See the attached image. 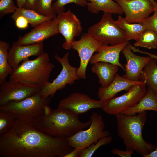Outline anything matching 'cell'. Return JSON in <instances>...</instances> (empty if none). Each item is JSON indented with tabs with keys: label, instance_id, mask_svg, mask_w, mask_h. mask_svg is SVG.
I'll return each mask as SVG.
<instances>
[{
	"label": "cell",
	"instance_id": "obj_40",
	"mask_svg": "<svg viewBox=\"0 0 157 157\" xmlns=\"http://www.w3.org/2000/svg\"><path fill=\"white\" fill-rule=\"evenodd\" d=\"M140 53H142L146 54L149 56L150 57L154 58L157 60V55L151 54L147 52L143 51H140Z\"/></svg>",
	"mask_w": 157,
	"mask_h": 157
},
{
	"label": "cell",
	"instance_id": "obj_18",
	"mask_svg": "<svg viewBox=\"0 0 157 157\" xmlns=\"http://www.w3.org/2000/svg\"><path fill=\"white\" fill-rule=\"evenodd\" d=\"M128 42L110 46L102 44L96 51L97 53L93 55L89 63L92 65L98 62L108 63L119 66L125 71L124 67L119 61V57L120 53Z\"/></svg>",
	"mask_w": 157,
	"mask_h": 157
},
{
	"label": "cell",
	"instance_id": "obj_3",
	"mask_svg": "<svg viewBox=\"0 0 157 157\" xmlns=\"http://www.w3.org/2000/svg\"><path fill=\"white\" fill-rule=\"evenodd\" d=\"M138 114L116 115L117 133L123 140L126 150L135 151L143 157L153 151L156 147L146 142L142 136V132L147 120L146 111Z\"/></svg>",
	"mask_w": 157,
	"mask_h": 157
},
{
	"label": "cell",
	"instance_id": "obj_15",
	"mask_svg": "<svg viewBox=\"0 0 157 157\" xmlns=\"http://www.w3.org/2000/svg\"><path fill=\"white\" fill-rule=\"evenodd\" d=\"M59 33L56 17L35 26L24 35L20 36L16 42L19 45L43 42L45 40Z\"/></svg>",
	"mask_w": 157,
	"mask_h": 157
},
{
	"label": "cell",
	"instance_id": "obj_31",
	"mask_svg": "<svg viewBox=\"0 0 157 157\" xmlns=\"http://www.w3.org/2000/svg\"><path fill=\"white\" fill-rule=\"evenodd\" d=\"M87 0H56L53 3V8L56 13L58 14L65 10V6L68 4L74 3L80 6H86Z\"/></svg>",
	"mask_w": 157,
	"mask_h": 157
},
{
	"label": "cell",
	"instance_id": "obj_4",
	"mask_svg": "<svg viewBox=\"0 0 157 157\" xmlns=\"http://www.w3.org/2000/svg\"><path fill=\"white\" fill-rule=\"evenodd\" d=\"M54 65L50 62L48 54L44 53L35 59L23 61L9 76V80L37 85L41 88L49 83L50 74Z\"/></svg>",
	"mask_w": 157,
	"mask_h": 157
},
{
	"label": "cell",
	"instance_id": "obj_28",
	"mask_svg": "<svg viewBox=\"0 0 157 157\" xmlns=\"http://www.w3.org/2000/svg\"><path fill=\"white\" fill-rule=\"evenodd\" d=\"M17 119V117L13 113L0 110V136L9 132Z\"/></svg>",
	"mask_w": 157,
	"mask_h": 157
},
{
	"label": "cell",
	"instance_id": "obj_35",
	"mask_svg": "<svg viewBox=\"0 0 157 157\" xmlns=\"http://www.w3.org/2000/svg\"><path fill=\"white\" fill-rule=\"evenodd\" d=\"M113 154H116L121 157H131L133 153V151L126 150L123 151L117 149H113L111 151Z\"/></svg>",
	"mask_w": 157,
	"mask_h": 157
},
{
	"label": "cell",
	"instance_id": "obj_7",
	"mask_svg": "<svg viewBox=\"0 0 157 157\" xmlns=\"http://www.w3.org/2000/svg\"><path fill=\"white\" fill-rule=\"evenodd\" d=\"M90 119L91 123L87 129L66 138L69 144L73 148L83 146L85 148L92 143H96L100 138L109 136V131L105 130V124L101 115L94 112L91 115Z\"/></svg>",
	"mask_w": 157,
	"mask_h": 157
},
{
	"label": "cell",
	"instance_id": "obj_13",
	"mask_svg": "<svg viewBox=\"0 0 157 157\" xmlns=\"http://www.w3.org/2000/svg\"><path fill=\"white\" fill-rule=\"evenodd\" d=\"M120 6L129 23H139L148 17L154 10L149 0H114Z\"/></svg>",
	"mask_w": 157,
	"mask_h": 157
},
{
	"label": "cell",
	"instance_id": "obj_8",
	"mask_svg": "<svg viewBox=\"0 0 157 157\" xmlns=\"http://www.w3.org/2000/svg\"><path fill=\"white\" fill-rule=\"evenodd\" d=\"M69 55L68 52L62 58L57 54L54 55L55 58L60 63L62 69L60 73L52 82L41 88L40 92L43 96L52 98L58 90H62L67 84L72 85L74 83L75 81L80 79L77 74V68L69 64Z\"/></svg>",
	"mask_w": 157,
	"mask_h": 157
},
{
	"label": "cell",
	"instance_id": "obj_12",
	"mask_svg": "<svg viewBox=\"0 0 157 157\" xmlns=\"http://www.w3.org/2000/svg\"><path fill=\"white\" fill-rule=\"evenodd\" d=\"M102 45L88 33H83L79 40L74 42L72 48L77 52L80 57V65L77 73L80 78H86L88 63L94 53Z\"/></svg>",
	"mask_w": 157,
	"mask_h": 157
},
{
	"label": "cell",
	"instance_id": "obj_29",
	"mask_svg": "<svg viewBox=\"0 0 157 157\" xmlns=\"http://www.w3.org/2000/svg\"><path fill=\"white\" fill-rule=\"evenodd\" d=\"M112 140V138L111 136L103 137L99 139L96 143H92L83 150L79 153L78 157H92L95 152L100 147L110 143Z\"/></svg>",
	"mask_w": 157,
	"mask_h": 157
},
{
	"label": "cell",
	"instance_id": "obj_11",
	"mask_svg": "<svg viewBox=\"0 0 157 157\" xmlns=\"http://www.w3.org/2000/svg\"><path fill=\"white\" fill-rule=\"evenodd\" d=\"M57 19L59 33L64 38L63 47L69 50L72 48L74 38L79 36L82 31L81 23L76 15L70 10L58 13Z\"/></svg>",
	"mask_w": 157,
	"mask_h": 157
},
{
	"label": "cell",
	"instance_id": "obj_38",
	"mask_svg": "<svg viewBox=\"0 0 157 157\" xmlns=\"http://www.w3.org/2000/svg\"><path fill=\"white\" fill-rule=\"evenodd\" d=\"M143 157H157V147L150 153L144 156Z\"/></svg>",
	"mask_w": 157,
	"mask_h": 157
},
{
	"label": "cell",
	"instance_id": "obj_34",
	"mask_svg": "<svg viewBox=\"0 0 157 157\" xmlns=\"http://www.w3.org/2000/svg\"><path fill=\"white\" fill-rule=\"evenodd\" d=\"M15 21L16 26L20 29H26L29 24L27 19L22 16L18 17Z\"/></svg>",
	"mask_w": 157,
	"mask_h": 157
},
{
	"label": "cell",
	"instance_id": "obj_37",
	"mask_svg": "<svg viewBox=\"0 0 157 157\" xmlns=\"http://www.w3.org/2000/svg\"><path fill=\"white\" fill-rule=\"evenodd\" d=\"M37 0H26L24 8L35 10Z\"/></svg>",
	"mask_w": 157,
	"mask_h": 157
},
{
	"label": "cell",
	"instance_id": "obj_41",
	"mask_svg": "<svg viewBox=\"0 0 157 157\" xmlns=\"http://www.w3.org/2000/svg\"><path fill=\"white\" fill-rule=\"evenodd\" d=\"M154 5L155 4V1L154 0H149Z\"/></svg>",
	"mask_w": 157,
	"mask_h": 157
},
{
	"label": "cell",
	"instance_id": "obj_26",
	"mask_svg": "<svg viewBox=\"0 0 157 157\" xmlns=\"http://www.w3.org/2000/svg\"><path fill=\"white\" fill-rule=\"evenodd\" d=\"M10 45L8 43L0 41V84L6 81L8 76L12 73L13 69L8 61V52Z\"/></svg>",
	"mask_w": 157,
	"mask_h": 157
},
{
	"label": "cell",
	"instance_id": "obj_27",
	"mask_svg": "<svg viewBox=\"0 0 157 157\" xmlns=\"http://www.w3.org/2000/svg\"><path fill=\"white\" fill-rule=\"evenodd\" d=\"M134 47H143L149 49L157 48V33L148 29L145 30L139 39L134 43Z\"/></svg>",
	"mask_w": 157,
	"mask_h": 157
},
{
	"label": "cell",
	"instance_id": "obj_25",
	"mask_svg": "<svg viewBox=\"0 0 157 157\" xmlns=\"http://www.w3.org/2000/svg\"><path fill=\"white\" fill-rule=\"evenodd\" d=\"M19 16H22L25 17L29 24L34 28L43 22L53 19L51 17L42 15L35 10L18 7L15 12L13 13L11 18L15 21Z\"/></svg>",
	"mask_w": 157,
	"mask_h": 157
},
{
	"label": "cell",
	"instance_id": "obj_17",
	"mask_svg": "<svg viewBox=\"0 0 157 157\" xmlns=\"http://www.w3.org/2000/svg\"><path fill=\"white\" fill-rule=\"evenodd\" d=\"M130 43L128 42L122 51L126 59L125 65V74L122 76L133 81L140 80L142 71L151 59L149 56L137 55L132 52Z\"/></svg>",
	"mask_w": 157,
	"mask_h": 157
},
{
	"label": "cell",
	"instance_id": "obj_14",
	"mask_svg": "<svg viewBox=\"0 0 157 157\" xmlns=\"http://www.w3.org/2000/svg\"><path fill=\"white\" fill-rule=\"evenodd\" d=\"M104 102L94 100L83 94L74 92L61 99L57 108L67 109L78 115L93 109H102Z\"/></svg>",
	"mask_w": 157,
	"mask_h": 157
},
{
	"label": "cell",
	"instance_id": "obj_1",
	"mask_svg": "<svg viewBox=\"0 0 157 157\" xmlns=\"http://www.w3.org/2000/svg\"><path fill=\"white\" fill-rule=\"evenodd\" d=\"M74 148L66 138L51 136L18 119L9 132L0 136L3 157H64Z\"/></svg>",
	"mask_w": 157,
	"mask_h": 157
},
{
	"label": "cell",
	"instance_id": "obj_16",
	"mask_svg": "<svg viewBox=\"0 0 157 157\" xmlns=\"http://www.w3.org/2000/svg\"><path fill=\"white\" fill-rule=\"evenodd\" d=\"M44 53L43 42L32 44L19 45L14 42L8 52V61L13 70L20 63L32 56H39Z\"/></svg>",
	"mask_w": 157,
	"mask_h": 157
},
{
	"label": "cell",
	"instance_id": "obj_30",
	"mask_svg": "<svg viewBox=\"0 0 157 157\" xmlns=\"http://www.w3.org/2000/svg\"><path fill=\"white\" fill-rule=\"evenodd\" d=\"M56 0H37L35 10L43 15L53 19L57 17L56 14L53 8V2Z\"/></svg>",
	"mask_w": 157,
	"mask_h": 157
},
{
	"label": "cell",
	"instance_id": "obj_19",
	"mask_svg": "<svg viewBox=\"0 0 157 157\" xmlns=\"http://www.w3.org/2000/svg\"><path fill=\"white\" fill-rule=\"evenodd\" d=\"M145 83L140 80L133 81L125 78L117 73L114 79L107 87L99 88L97 94L99 100L105 101L112 98L118 93L123 90H128L132 86Z\"/></svg>",
	"mask_w": 157,
	"mask_h": 157
},
{
	"label": "cell",
	"instance_id": "obj_23",
	"mask_svg": "<svg viewBox=\"0 0 157 157\" xmlns=\"http://www.w3.org/2000/svg\"><path fill=\"white\" fill-rule=\"evenodd\" d=\"M157 60L151 57L141 72L140 80L144 82L148 88L157 94Z\"/></svg>",
	"mask_w": 157,
	"mask_h": 157
},
{
	"label": "cell",
	"instance_id": "obj_33",
	"mask_svg": "<svg viewBox=\"0 0 157 157\" xmlns=\"http://www.w3.org/2000/svg\"><path fill=\"white\" fill-rule=\"evenodd\" d=\"M17 8L13 0H0V18L6 15L15 13Z\"/></svg>",
	"mask_w": 157,
	"mask_h": 157
},
{
	"label": "cell",
	"instance_id": "obj_2",
	"mask_svg": "<svg viewBox=\"0 0 157 157\" xmlns=\"http://www.w3.org/2000/svg\"><path fill=\"white\" fill-rule=\"evenodd\" d=\"M78 115L65 108H57L49 114H44L31 123L37 129L54 137L66 138L88 128L90 119L83 122Z\"/></svg>",
	"mask_w": 157,
	"mask_h": 157
},
{
	"label": "cell",
	"instance_id": "obj_36",
	"mask_svg": "<svg viewBox=\"0 0 157 157\" xmlns=\"http://www.w3.org/2000/svg\"><path fill=\"white\" fill-rule=\"evenodd\" d=\"M85 148L84 146H79L75 148L73 150L65 155L64 157H78V154L80 152Z\"/></svg>",
	"mask_w": 157,
	"mask_h": 157
},
{
	"label": "cell",
	"instance_id": "obj_32",
	"mask_svg": "<svg viewBox=\"0 0 157 157\" xmlns=\"http://www.w3.org/2000/svg\"><path fill=\"white\" fill-rule=\"evenodd\" d=\"M154 10L153 15L148 17L140 23L146 28L153 30L157 33V1H155Z\"/></svg>",
	"mask_w": 157,
	"mask_h": 157
},
{
	"label": "cell",
	"instance_id": "obj_22",
	"mask_svg": "<svg viewBox=\"0 0 157 157\" xmlns=\"http://www.w3.org/2000/svg\"><path fill=\"white\" fill-rule=\"evenodd\" d=\"M88 10L93 13L97 14L100 11L119 15L124 13L119 5L113 0H87Z\"/></svg>",
	"mask_w": 157,
	"mask_h": 157
},
{
	"label": "cell",
	"instance_id": "obj_39",
	"mask_svg": "<svg viewBox=\"0 0 157 157\" xmlns=\"http://www.w3.org/2000/svg\"><path fill=\"white\" fill-rule=\"evenodd\" d=\"M16 2L17 6L18 8H24L26 2V0H15Z\"/></svg>",
	"mask_w": 157,
	"mask_h": 157
},
{
	"label": "cell",
	"instance_id": "obj_21",
	"mask_svg": "<svg viewBox=\"0 0 157 157\" xmlns=\"http://www.w3.org/2000/svg\"><path fill=\"white\" fill-rule=\"evenodd\" d=\"M147 110L157 112V94L148 88L146 94L138 104L121 113L133 115Z\"/></svg>",
	"mask_w": 157,
	"mask_h": 157
},
{
	"label": "cell",
	"instance_id": "obj_10",
	"mask_svg": "<svg viewBox=\"0 0 157 157\" xmlns=\"http://www.w3.org/2000/svg\"><path fill=\"white\" fill-rule=\"evenodd\" d=\"M41 88L37 85L27 82L6 81L0 85V106L22 101L34 95Z\"/></svg>",
	"mask_w": 157,
	"mask_h": 157
},
{
	"label": "cell",
	"instance_id": "obj_9",
	"mask_svg": "<svg viewBox=\"0 0 157 157\" xmlns=\"http://www.w3.org/2000/svg\"><path fill=\"white\" fill-rule=\"evenodd\" d=\"M146 85L144 83L133 85L126 93L104 101L103 110L108 114L115 115L134 106L146 94Z\"/></svg>",
	"mask_w": 157,
	"mask_h": 157
},
{
	"label": "cell",
	"instance_id": "obj_6",
	"mask_svg": "<svg viewBox=\"0 0 157 157\" xmlns=\"http://www.w3.org/2000/svg\"><path fill=\"white\" fill-rule=\"evenodd\" d=\"M103 13L100 21L90 27L87 33L102 44L115 45L128 42L125 31L115 23L112 13Z\"/></svg>",
	"mask_w": 157,
	"mask_h": 157
},
{
	"label": "cell",
	"instance_id": "obj_24",
	"mask_svg": "<svg viewBox=\"0 0 157 157\" xmlns=\"http://www.w3.org/2000/svg\"><path fill=\"white\" fill-rule=\"evenodd\" d=\"M115 23L126 33V40L129 41L131 40L136 41L139 39L143 32L146 28L140 23H130L124 18L119 15Z\"/></svg>",
	"mask_w": 157,
	"mask_h": 157
},
{
	"label": "cell",
	"instance_id": "obj_20",
	"mask_svg": "<svg viewBox=\"0 0 157 157\" xmlns=\"http://www.w3.org/2000/svg\"><path fill=\"white\" fill-rule=\"evenodd\" d=\"M119 66L104 62H98L91 67L92 72L98 76L99 83L102 87L106 88L112 82L117 73Z\"/></svg>",
	"mask_w": 157,
	"mask_h": 157
},
{
	"label": "cell",
	"instance_id": "obj_5",
	"mask_svg": "<svg viewBox=\"0 0 157 157\" xmlns=\"http://www.w3.org/2000/svg\"><path fill=\"white\" fill-rule=\"evenodd\" d=\"M51 98L43 96L40 91L22 101L11 102L0 106V110L13 113L17 119L31 123L44 114L51 112L49 106Z\"/></svg>",
	"mask_w": 157,
	"mask_h": 157
}]
</instances>
